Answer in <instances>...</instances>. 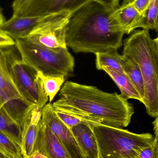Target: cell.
I'll return each instance as SVG.
<instances>
[{
  "instance_id": "12",
  "label": "cell",
  "mask_w": 158,
  "mask_h": 158,
  "mask_svg": "<svg viewBox=\"0 0 158 158\" xmlns=\"http://www.w3.org/2000/svg\"><path fill=\"white\" fill-rule=\"evenodd\" d=\"M50 14L42 16L17 17L12 16L5 20L0 29L15 40L27 37L39 23L47 18Z\"/></svg>"
},
{
  "instance_id": "3",
  "label": "cell",
  "mask_w": 158,
  "mask_h": 158,
  "mask_svg": "<svg viewBox=\"0 0 158 158\" xmlns=\"http://www.w3.org/2000/svg\"><path fill=\"white\" fill-rule=\"evenodd\" d=\"M123 55L138 64L144 85L143 104L152 118L158 116V46L147 30H136L123 43Z\"/></svg>"
},
{
  "instance_id": "21",
  "label": "cell",
  "mask_w": 158,
  "mask_h": 158,
  "mask_svg": "<svg viewBox=\"0 0 158 158\" xmlns=\"http://www.w3.org/2000/svg\"><path fill=\"white\" fill-rule=\"evenodd\" d=\"M93 0H54L48 14L67 13L72 14Z\"/></svg>"
},
{
  "instance_id": "11",
  "label": "cell",
  "mask_w": 158,
  "mask_h": 158,
  "mask_svg": "<svg viewBox=\"0 0 158 158\" xmlns=\"http://www.w3.org/2000/svg\"><path fill=\"white\" fill-rule=\"evenodd\" d=\"M35 151H39L48 158H71L61 141L42 120Z\"/></svg>"
},
{
  "instance_id": "27",
  "label": "cell",
  "mask_w": 158,
  "mask_h": 158,
  "mask_svg": "<svg viewBox=\"0 0 158 158\" xmlns=\"http://www.w3.org/2000/svg\"><path fill=\"white\" fill-rule=\"evenodd\" d=\"M151 1V0H134L130 3L142 15L148 7Z\"/></svg>"
},
{
  "instance_id": "7",
  "label": "cell",
  "mask_w": 158,
  "mask_h": 158,
  "mask_svg": "<svg viewBox=\"0 0 158 158\" xmlns=\"http://www.w3.org/2000/svg\"><path fill=\"white\" fill-rule=\"evenodd\" d=\"M0 102L6 111L20 126L35 105L19 94L9 71L4 48H0Z\"/></svg>"
},
{
  "instance_id": "14",
  "label": "cell",
  "mask_w": 158,
  "mask_h": 158,
  "mask_svg": "<svg viewBox=\"0 0 158 158\" xmlns=\"http://www.w3.org/2000/svg\"><path fill=\"white\" fill-rule=\"evenodd\" d=\"M54 0H14L12 5L13 15L17 17L42 16L49 15Z\"/></svg>"
},
{
  "instance_id": "2",
  "label": "cell",
  "mask_w": 158,
  "mask_h": 158,
  "mask_svg": "<svg viewBox=\"0 0 158 158\" xmlns=\"http://www.w3.org/2000/svg\"><path fill=\"white\" fill-rule=\"evenodd\" d=\"M113 11L93 0L71 14L67 26V46L77 53L118 51L125 33L112 18Z\"/></svg>"
},
{
  "instance_id": "16",
  "label": "cell",
  "mask_w": 158,
  "mask_h": 158,
  "mask_svg": "<svg viewBox=\"0 0 158 158\" xmlns=\"http://www.w3.org/2000/svg\"><path fill=\"white\" fill-rule=\"evenodd\" d=\"M120 90L121 95L127 99H135L143 102L141 96L129 77L121 70H115L109 68L103 69Z\"/></svg>"
},
{
  "instance_id": "34",
  "label": "cell",
  "mask_w": 158,
  "mask_h": 158,
  "mask_svg": "<svg viewBox=\"0 0 158 158\" xmlns=\"http://www.w3.org/2000/svg\"><path fill=\"white\" fill-rule=\"evenodd\" d=\"M156 31H158V18L157 22L156 28Z\"/></svg>"
},
{
  "instance_id": "36",
  "label": "cell",
  "mask_w": 158,
  "mask_h": 158,
  "mask_svg": "<svg viewBox=\"0 0 158 158\" xmlns=\"http://www.w3.org/2000/svg\"><path fill=\"white\" fill-rule=\"evenodd\" d=\"M2 104H1V102H0V108H1L2 107Z\"/></svg>"
},
{
  "instance_id": "13",
  "label": "cell",
  "mask_w": 158,
  "mask_h": 158,
  "mask_svg": "<svg viewBox=\"0 0 158 158\" xmlns=\"http://www.w3.org/2000/svg\"><path fill=\"white\" fill-rule=\"evenodd\" d=\"M71 129L87 158H99L98 144L90 123L84 122Z\"/></svg>"
},
{
  "instance_id": "29",
  "label": "cell",
  "mask_w": 158,
  "mask_h": 158,
  "mask_svg": "<svg viewBox=\"0 0 158 158\" xmlns=\"http://www.w3.org/2000/svg\"><path fill=\"white\" fill-rule=\"evenodd\" d=\"M21 158H48L44 156L39 151H35L32 155L29 156H22Z\"/></svg>"
},
{
  "instance_id": "6",
  "label": "cell",
  "mask_w": 158,
  "mask_h": 158,
  "mask_svg": "<svg viewBox=\"0 0 158 158\" xmlns=\"http://www.w3.org/2000/svg\"><path fill=\"white\" fill-rule=\"evenodd\" d=\"M5 51L11 77L19 94L28 102L43 108L49 98L44 91L37 71L21 58L15 57L10 50Z\"/></svg>"
},
{
  "instance_id": "9",
  "label": "cell",
  "mask_w": 158,
  "mask_h": 158,
  "mask_svg": "<svg viewBox=\"0 0 158 158\" xmlns=\"http://www.w3.org/2000/svg\"><path fill=\"white\" fill-rule=\"evenodd\" d=\"M41 120L61 141L70 158H87L71 129L57 117L52 103L43 108Z\"/></svg>"
},
{
  "instance_id": "31",
  "label": "cell",
  "mask_w": 158,
  "mask_h": 158,
  "mask_svg": "<svg viewBox=\"0 0 158 158\" xmlns=\"http://www.w3.org/2000/svg\"><path fill=\"white\" fill-rule=\"evenodd\" d=\"M5 20V19L2 11V9L0 8V28L2 27V25H3Z\"/></svg>"
},
{
  "instance_id": "23",
  "label": "cell",
  "mask_w": 158,
  "mask_h": 158,
  "mask_svg": "<svg viewBox=\"0 0 158 158\" xmlns=\"http://www.w3.org/2000/svg\"><path fill=\"white\" fill-rule=\"evenodd\" d=\"M0 153L13 158L22 157L21 146L12 138L0 132Z\"/></svg>"
},
{
  "instance_id": "33",
  "label": "cell",
  "mask_w": 158,
  "mask_h": 158,
  "mask_svg": "<svg viewBox=\"0 0 158 158\" xmlns=\"http://www.w3.org/2000/svg\"><path fill=\"white\" fill-rule=\"evenodd\" d=\"M133 1H134V0H123V4L128 3H130L132 2Z\"/></svg>"
},
{
  "instance_id": "15",
  "label": "cell",
  "mask_w": 158,
  "mask_h": 158,
  "mask_svg": "<svg viewBox=\"0 0 158 158\" xmlns=\"http://www.w3.org/2000/svg\"><path fill=\"white\" fill-rule=\"evenodd\" d=\"M142 15L131 3L123 4L113 10L111 16L125 34H129L137 28Z\"/></svg>"
},
{
  "instance_id": "8",
  "label": "cell",
  "mask_w": 158,
  "mask_h": 158,
  "mask_svg": "<svg viewBox=\"0 0 158 158\" xmlns=\"http://www.w3.org/2000/svg\"><path fill=\"white\" fill-rule=\"evenodd\" d=\"M70 15L71 14L67 13L50 14L24 38L35 44L48 48H67V26Z\"/></svg>"
},
{
  "instance_id": "22",
  "label": "cell",
  "mask_w": 158,
  "mask_h": 158,
  "mask_svg": "<svg viewBox=\"0 0 158 158\" xmlns=\"http://www.w3.org/2000/svg\"><path fill=\"white\" fill-rule=\"evenodd\" d=\"M158 18V0H151L137 25V28L156 30Z\"/></svg>"
},
{
  "instance_id": "32",
  "label": "cell",
  "mask_w": 158,
  "mask_h": 158,
  "mask_svg": "<svg viewBox=\"0 0 158 158\" xmlns=\"http://www.w3.org/2000/svg\"><path fill=\"white\" fill-rule=\"evenodd\" d=\"M0 158H13L10 157L2 153H0Z\"/></svg>"
},
{
  "instance_id": "37",
  "label": "cell",
  "mask_w": 158,
  "mask_h": 158,
  "mask_svg": "<svg viewBox=\"0 0 158 158\" xmlns=\"http://www.w3.org/2000/svg\"><path fill=\"white\" fill-rule=\"evenodd\" d=\"M99 158H102L101 157V156H100V155H99Z\"/></svg>"
},
{
  "instance_id": "18",
  "label": "cell",
  "mask_w": 158,
  "mask_h": 158,
  "mask_svg": "<svg viewBox=\"0 0 158 158\" xmlns=\"http://www.w3.org/2000/svg\"><path fill=\"white\" fill-rule=\"evenodd\" d=\"M0 132L9 136L21 146V126L8 114L3 106L0 108Z\"/></svg>"
},
{
  "instance_id": "28",
  "label": "cell",
  "mask_w": 158,
  "mask_h": 158,
  "mask_svg": "<svg viewBox=\"0 0 158 158\" xmlns=\"http://www.w3.org/2000/svg\"><path fill=\"white\" fill-rule=\"evenodd\" d=\"M108 8L114 10L119 6V2L120 0H95Z\"/></svg>"
},
{
  "instance_id": "17",
  "label": "cell",
  "mask_w": 158,
  "mask_h": 158,
  "mask_svg": "<svg viewBox=\"0 0 158 158\" xmlns=\"http://www.w3.org/2000/svg\"><path fill=\"white\" fill-rule=\"evenodd\" d=\"M96 55V67L98 70H103L107 67L115 70L123 71L125 58L120 55L117 50L98 53Z\"/></svg>"
},
{
  "instance_id": "24",
  "label": "cell",
  "mask_w": 158,
  "mask_h": 158,
  "mask_svg": "<svg viewBox=\"0 0 158 158\" xmlns=\"http://www.w3.org/2000/svg\"><path fill=\"white\" fill-rule=\"evenodd\" d=\"M55 111L59 118L69 129L84 122L70 114L56 110H55Z\"/></svg>"
},
{
  "instance_id": "25",
  "label": "cell",
  "mask_w": 158,
  "mask_h": 158,
  "mask_svg": "<svg viewBox=\"0 0 158 158\" xmlns=\"http://www.w3.org/2000/svg\"><path fill=\"white\" fill-rule=\"evenodd\" d=\"M158 154V139L155 137L153 142L143 148L138 158H156Z\"/></svg>"
},
{
  "instance_id": "10",
  "label": "cell",
  "mask_w": 158,
  "mask_h": 158,
  "mask_svg": "<svg viewBox=\"0 0 158 158\" xmlns=\"http://www.w3.org/2000/svg\"><path fill=\"white\" fill-rule=\"evenodd\" d=\"M42 113V108L34 106L27 114L21 125V147L23 156H29L35 152Z\"/></svg>"
},
{
  "instance_id": "19",
  "label": "cell",
  "mask_w": 158,
  "mask_h": 158,
  "mask_svg": "<svg viewBox=\"0 0 158 158\" xmlns=\"http://www.w3.org/2000/svg\"><path fill=\"white\" fill-rule=\"evenodd\" d=\"M125 62L123 68V71L134 85L141 96L143 103L144 98V85L142 72L136 63L131 59L125 57Z\"/></svg>"
},
{
  "instance_id": "4",
  "label": "cell",
  "mask_w": 158,
  "mask_h": 158,
  "mask_svg": "<svg viewBox=\"0 0 158 158\" xmlns=\"http://www.w3.org/2000/svg\"><path fill=\"white\" fill-rule=\"evenodd\" d=\"M102 158H138L155 137L150 133L136 134L122 128L91 124Z\"/></svg>"
},
{
  "instance_id": "35",
  "label": "cell",
  "mask_w": 158,
  "mask_h": 158,
  "mask_svg": "<svg viewBox=\"0 0 158 158\" xmlns=\"http://www.w3.org/2000/svg\"><path fill=\"white\" fill-rule=\"evenodd\" d=\"M156 41L157 44L158 46V37H157V38H156Z\"/></svg>"
},
{
  "instance_id": "26",
  "label": "cell",
  "mask_w": 158,
  "mask_h": 158,
  "mask_svg": "<svg viewBox=\"0 0 158 158\" xmlns=\"http://www.w3.org/2000/svg\"><path fill=\"white\" fill-rule=\"evenodd\" d=\"M15 45V41L0 29V48L12 47Z\"/></svg>"
},
{
  "instance_id": "20",
  "label": "cell",
  "mask_w": 158,
  "mask_h": 158,
  "mask_svg": "<svg viewBox=\"0 0 158 158\" xmlns=\"http://www.w3.org/2000/svg\"><path fill=\"white\" fill-rule=\"evenodd\" d=\"M37 73L44 91L49 98L50 102H51L60 90L61 86L64 82L66 77L64 76L50 77L44 76L39 72Z\"/></svg>"
},
{
  "instance_id": "5",
  "label": "cell",
  "mask_w": 158,
  "mask_h": 158,
  "mask_svg": "<svg viewBox=\"0 0 158 158\" xmlns=\"http://www.w3.org/2000/svg\"><path fill=\"white\" fill-rule=\"evenodd\" d=\"M15 41L22 61L37 72L44 76L67 77L74 72L75 60L67 48H48L25 38Z\"/></svg>"
},
{
  "instance_id": "38",
  "label": "cell",
  "mask_w": 158,
  "mask_h": 158,
  "mask_svg": "<svg viewBox=\"0 0 158 158\" xmlns=\"http://www.w3.org/2000/svg\"><path fill=\"white\" fill-rule=\"evenodd\" d=\"M156 158H158V154L157 155V156Z\"/></svg>"
},
{
  "instance_id": "1",
  "label": "cell",
  "mask_w": 158,
  "mask_h": 158,
  "mask_svg": "<svg viewBox=\"0 0 158 158\" xmlns=\"http://www.w3.org/2000/svg\"><path fill=\"white\" fill-rule=\"evenodd\" d=\"M59 97L52 104L55 110L91 124L125 128L134 113L133 106L121 95L71 81L64 84Z\"/></svg>"
},
{
  "instance_id": "30",
  "label": "cell",
  "mask_w": 158,
  "mask_h": 158,
  "mask_svg": "<svg viewBox=\"0 0 158 158\" xmlns=\"http://www.w3.org/2000/svg\"><path fill=\"white\" fill-rule=\"evenodd\" d=\"M154 129V133L155 135V137L158 139V116L156 117L155 120L152 123Z\"/></svg>"
}]
</instances>
